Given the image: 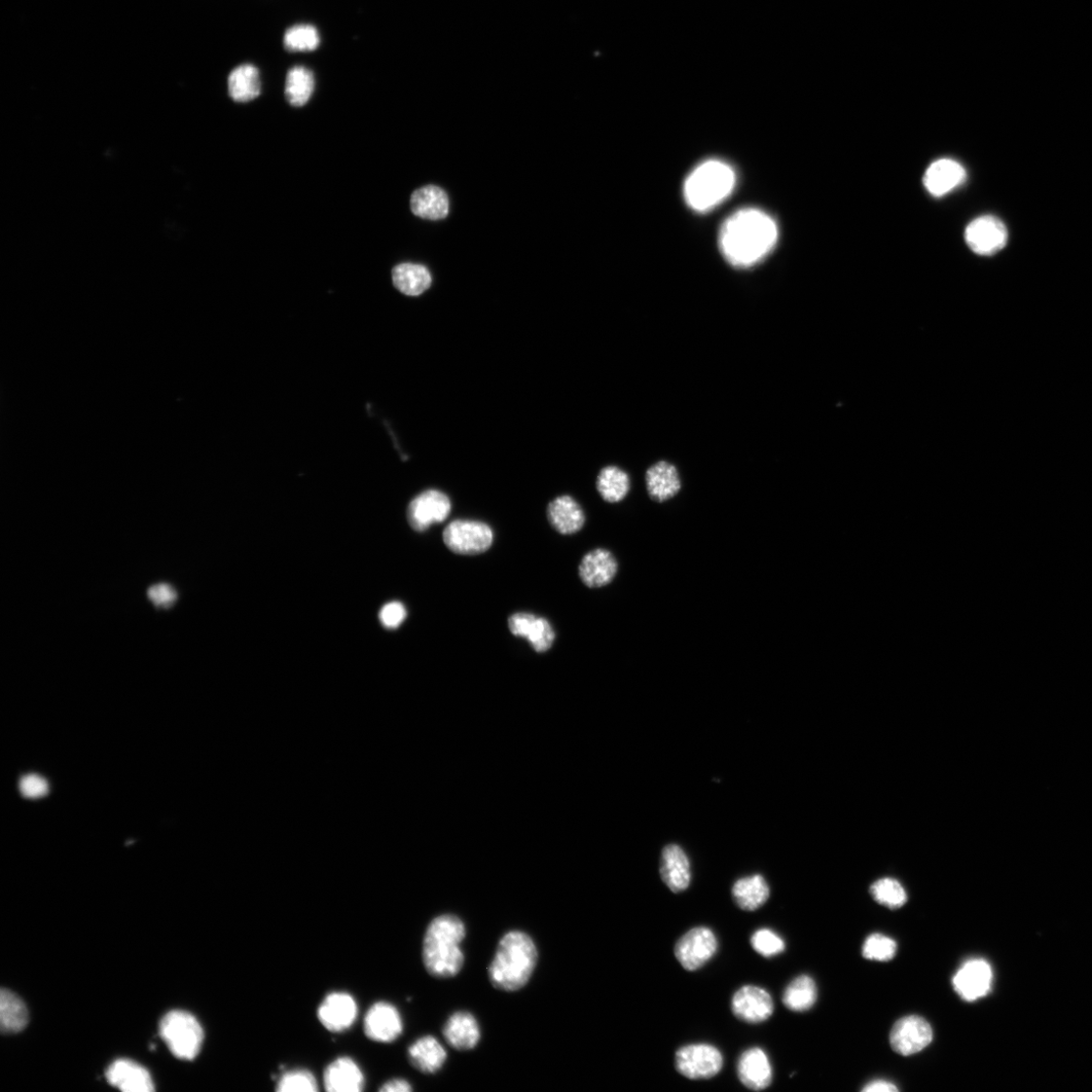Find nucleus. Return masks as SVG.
Segmentation results:
<instances>
[{
	"mask_svg": "<svg viewBox=\"0 0 1092 1092\" xmlns=\"http://www.w3.org/2000/svg\"><path fill=\"white\" fill-rule=\"evenodd\" d=\"M777 239V224L768 213L744 209L728 217L722 225L719 246L728 264L738 269H749L767 257Z\"/></svg>",
	"mask_w": 1092,
	"mask_h": 1092,
	"instance_id": "f257e3e1",
	"label": "nucleus"
},
{
	"mask_svg": "<svg viewBox=\"0 0 1092 1092\" xmlns=\"http://www.w3.org/2000/svg\"><path fill=\"white\" fill-rule=\"evenodd\" d=\"M537 960V948L530 936L520 931L507 933L500 940L489 967L493 987L508 993L523 989L535 970Z\"/></svg>",
	"mask_w": 1092,
	"mask_h": 1092,
	"instance_id": "f03ea898",
	"label": "nucleus"
},
{
	"mask_svg": "<svg viewBox=\"0 0 1092 1092\" xmlns=\"http://www.w3.org/2000/svg\"><path fill=\"white\" fill-rule=\"evenodd\" d=\"M466 930L463 922L453 915L435 918L428 926L423 940V962L428 973L436 978L456 976L464 964L461 942Z\"/></svg>",
	"mask_w": 1092,
	"mask_h": 1092,
	"instance_id": "7ed1b4c3",
	"label": "nucleus"
},
{
	"mask_svg": "<svg viewBox=\"0 0 1092 1092\" xmlns=\"http://www.w3.org/2000/svg\"><path fill=\"white\" fill-rule=\"evenodd\" d=\"M735 185L734 169L723 161L711 159L689 174L684 184V197L692 210L704 212L730 196Z\"/></svg>",
	"mask_w": 1092,
	"mask_h": 1092,
	"instance_id": "20e7f679",
	"label": "nucleus"
},
{
	"mask_svg": "<svg viewBox=\"0 0 1092 1092\" xmlns=\"http://www.w3.org/2000/svg\"><path fill=\"white\" fill-rule=\"evenodd\" d=\"M160 1036L175 1058L193 1061L204 1043V1030L191 1013L172 1010L165 1014L159 1026Z\"/></svg>",
	"mask_w": 1092,
	"mask_h": 1092,
	"instance_id": "39448f33",
	"label": "nucleus"
},
{
	"mask_svg": "<svg viewBox=\"0 0 1092 1092\" xmlns=\"http://www.w3.org/2000/svg\"><path fill=\"white\" fill-rule=\"evenodd\" d=\"M723 1063L721 1051L705 1043L681 1047L675 1055L676 1070L690 1080L711 1079L722 1070Z\"/></svg>",
	"mask_w": 1092,
	"mask_h": 1092,
	"instance_id": "423d86ee",
	"label": "nucleus"
},
{
	"mask_svg": "<svg viewBox=\"0 0 1092 1092\" xmlns=\"http://www.w3.org/2000/svg\"><path fill=\"white\" fill-rule=\"evenodd\" d=\"M718 940L706 927H697L684 934L675 944V957L687 971L695 972L705 966L717 953Z\"/></svg>",
	"mask_w": 1092,
	"mask_h": 1092,
	"instance_id": "0eeeda50",
	"label": "nucleus"
},
{
	"mask_svg": "<svg viewBox=\"0 0 1092 1092\" xmlns=\"http://www.w3.org/2000/svg\"><path fill=\"white\" fill-rule=\"evenodd\" d=\"M494 540L493 530L480 521L455 520L444 531V541L453 553L475 556L487 552Z\"/></svg>",
	"mask_w": 1092,
	"mask_h": 1092,
	"instance_id": "6e6552de",
	"label": "nucleus"
},
{
	"mask_svg": "<svg viewBox=\"0 0 1092 1092\" xmlns=\"http://www.w3.org/2000/svg\"><path fill=\"white\" fill-rule=\"evenodd\" d=\"M965 240L976 254L981 257H992L1005 247L1008 232L999 217L982 215L967 226Z\"/></svg>",
	"mask_w": 1092,
	"mask_h": 1092,
	"instance_id": "1a4fd4ad",
	"label": "nucleus"
},
{
	"mask_svg": "<svg viewBox=\"0 0 1092 1092\" xmlns=\"http://www.w3.org/2000/svg\"><path fill=\"white\" fill-rule=\"evenodd\" d=\"M451 512L452 503L448 495L441 491L428 490L410 503L407 516L410 526L423 532L435 523L446 521Z\"/></svg>",
	"mask_w": 1092,
	"mask_h": 1092,
	"instance_id": "9d476101",
	"label": "nucleus"
},
{
	"mask_svg": "<svg viewBox=\"0 0 1092 1092\" xmlns=\"http://www.w3.org/2000/svg\"><path fill=\"white\" fill-rule=\"evenodd\" d=\"M732 1011L741 1022L757 1025L768 1021L775 1010L772 996L762 988L745 986L732 999Z\"/></svg>",
	"mask_w": 1092,
	"mask_h": 1092,
	"instance_id": "9b49d317",
	"label": "nucleus"
},
{
	"mask_svg": "<svg viewBox=\"0 0 1092 1092\" xmlns=\"http://www.w3.org/2000/svg\"><path fill=\"white\" fill-rule=\"evenodd\" d=\"M933 1038V1029L924 1017L909 1015L900 1018L893 1026L890 1044L896 1053L910 1056L927 1048Z\"/></svg>",
	"mask_w": 1092,
	"mask_h": 1092,
	"instance_id": "f8f14e48",
	"label": "nucleus"
},
{
	"mask_svg": "<svg viewBox=\"0 0 1092 1092\" xmlns=\"http://www.w3.org/2000/svg\"><path fill=\"white\" fill-rule=\"evenodd\" d=\"M993 980V969L988 961L970 959L954 975L953 987L962 1000L972 1002L989 995Z\"/></svg>",
	"mask_w": 1092,
	"mask_h": 1092,
	"instance_id": "ddd939ff",
	"label": "nucleus"
},
{
	"mask_svg": "<svg viewBox=\"0 0 1092 1092\" xmlns=\"http://www.w3.org/2000/svg\"><path fill=\"white\" fill-rule=\"evenodd\" d=\"M403 1032V1021L395 1006L389 1002H377L364 1018V1033L372 1041L391 1043Z\"/></svg>",
	"mask_w": 1092,
	"mask_h": 1092,
	"instance_id": "4468645a",
	"label": "nucleus"
},
{
	"mask_svg": "<svg viewBox=\"0 0 1092 1092\" xmlns=\"http://www.w3.org/2000/svg\"><path fill=\"white\" fill-rule=\"evenodd\" d=\"M738 1077L741 1083L754 1091L767 1089L773 1081V1067L766 1052L753 1047L744 1051L738 1061Z\"/></svg>",
	"mask_w": 1092,
	"mask_h": 1092,
	"instance_id": "2eb2a0df",
	"label": "nucleus"
},
{
	"mask_svg": "<svg viewBox=\"0 0 1092 1092\" xmlns=\"http://www.w3.org/2000/svg\"><path fill=\"white\" fill-rule=\"evenodd\" d=\"M508 627L514 636L526 638L536 652L548 651L556 639L550 622L530 613L514 614L509 618Z\"/></svg>",
	"mask_w": 1092,
	"mask_h": 1092,
	"instance_id": "dca6fc26",
	"label": "nucleus"
},
{
	"mask_svg": "<svg viewBox=\"0 0 1092 1092\" xmlns=\"http://www.w3.org/2000/svg\"><path fill=\"white\" fill-rule=\"evenodd\" d=\"M357 1003L345 993L327 996L318 1008L321 1024L331 1032L338 1033L349 1029L357 1017Z\"/></svg>",
	"mask_w": 1092,
	"mask_h": 1092,
	"instance_id": "f3484780",
	"label": "nucleus"
},
{
	"mask_svg": "<svg viewBox=\"0 0 1092 1092\" xmlns=\"http://www.w3.org/2000/svg\"><path fill=\"white\" fill-rule=\"evenodd\" d=\"M965 179L966 170L959 162L942 158L932 163L927 169L924 185L932 196L940 198L956 190Z\"/></svg>",
	"mask_w": 1092,
	"mask_h": 1092,
	"instance_id": "a211bd4d",
	"label": "nucleus"
},
{
	"mask_svg": "<svg viewBox=\"0 0 1092 1092\" xmlns=\"http://www.w3.org/2000/svg\"><path fill=\"white\" fill-rule=\"evenodd\" d=\"M618 572L615 557L607 550L597 549L582 558L578 575L582 582L592 589L610 584Z\"/></svg>",
	"mask_w": 1092,
	"mask_h": 1092,
	"instance_id": "6ab92c4d",
	"label": "nucleus"
},
{
	"mask_svg": "<svg viewBox=\"0 0 1092 1092\" xmlns=\"http://www.w3.org/2000/svg\"><path fill=\"white\" fill-rule=\"evenodd\" d=\"M109 1084L125 1092H152L154 1082L148 1069L127 1060H120L109 1066L105 1073Z\"/></svg>",
	"mask_w": 1092,
	"mask_h": 1092,
	"instance_id": "aec40b11",
	"label": "nucleus"
},
{
	"mask_svg": "<svg viewBox=\"0 0 1092 1092\" xmlns=\"http://www.w3.org/2000/svg\"><path fill=\"white\" fill-rule=\"evenodd\" d=\"M660 873L672 892L680 893L688 889L692 879L691 866L681 847L669 845L663 850Z\"/></svg>",
	"mask_w": 1092,
	"mask_h": 1092,
	"instance_id": "412c9836",
	"label": "nucleus"
},
{
	"mask_svg": "<svg viewBox=\"0 0 1092 1092\" xmlns=\"http://www.w3.org/2000/svg\"><path fill=\"white\" fill-rule=\"evenodd\" d=\"M324 1084L330 1092H359L366 1085V1079L353 1060L340 1058L327 1066Z\"/></svg>",
	"mask_w": 1092,
	"mask_h": 1092,
	"instance_id": "4be33fe9",
	"label": "nucleus"
},
{
	"mask_svg": "<svg viewBox=\"0 0 1092 1092\" xmlns=\"http://www.w3.org/2000/svg\"><path fill=\"white\" fill-rule=\"evenodd\" d=\"M645 482L650 499L659 503L674 498L682 487L677 467L668 461L651 465L646 471Z\"/></svg>",
	"mask_w": 1092,
	"mask_h": 1092,
	"instance_id": "5701e85b",
	"label": "nucleus"
},
{
	"mask_svg": "<svg viewBox=\"0 0 1092 1092\" xmlns=\"http://www.w3.org/2000/svg\"><path fill=\"white\" fill-rule=\"evenodd\" d=\"M444 1035L453 1048L468 1051L479 1044L481 1029L475 1016L466 1011H457L448 1019Z\"/></svg>",
	"mask_w": 1092,
	"mask_h": 1092,
	"instance_id": "b1692460",
	"label": "nucleus"
},
{
	"mask_svg": "<svg viewBox=\"0 0 1092 1092\" xmlns=\"http://www.w3.org/2000/svg\"><path fill=\"white\" fill-rule=\"evenodd\" d=\"M551 525L563 535L578 532L585 525L586 517L578 503L570 496H561L548 507Z\"/></svg>",
	"mask_w": 1092,
	"mask_h": 1092,
	"instance_id": "393cba45",
	"label": "nucleus"
},
{
	"mask_svg": "<svg viewBox=\"0 0 1092 1092\" xmlns=\"http://www.w3.org/2000/svg\"><path fill=\"white\" fill-rule=\"evenodd\" d=\"M408 1056L411 1064L427 1074L441 1070L448 1059L444 1046L432 1036H426L414 1042L408 1050Z\"/></svg>",
	"mask_w": 1092,
	"mask_h": 1092,
	"instance_id": "a878e982",
	"label": "nucleus"
},
{
	"mask_svg": "<svg viewBox=\"0 0 1092 1092\" xmlns=\"http://www.w3.org/2000/svg\"><path fill=\"white\" fill-rule=\"evenodd\" d=\"M413 213L425 220H442L449 214L450 201L446 192L435 186H427L414 192L411 197Z\"/></svg>",
	"mask_w": 1092,
	"mask_h": 1092,
	"instance_id": "bb28decb",
	"label": "nucleus"
},
{
	"mask_svg": "<svg viewBox=\"0 0 1092 1092\" xmlns=\"http://www.w3.org/2000/svg\"><path fill=\"white\" fill-rule=\"evenodd\" d=\"M736 904L745 912H756L770 897V887L764 879L756 876L744 878L736 881L732 889Z\"/></svg>",
	"mask_w": 1092,
	"mask_h": 1092,
	"instance_id": "cd10ccee",
	"label": "nucleus"
},
{
	"mask_svg": "<svg viewBox=\"0 0 1092 1092\" xmlns=\"http://www.w3.org/2000/svg\"><path fill=\"white\" fill-rule=\"evenodd\" d=\"M231 98L237 102H248L261 95L262 83L260 71L250 64L235 68L228 80Z\"/></svg>",
	"mask_w": 1092,
	"mask_h": 1092,
	"instance_id": "c85d7f7f",
	"label": "nucleus"
},
{
	"mask_svg": "<svg viewBox=\"0 0 1092 1092\" xmlns=\"http://www.w3.org/2000/svg\"><path fill=\"white\" fill-rule=\"evenodd\" d=\"M392 277L396 289L410 297L423 294L432 282L428 270L423 266L414 264L396 266L392 272Z\"/></svg>",
	"mask_w": 1092,
	"mask_h": 1092,
	"instance_id": "c756f323",
	"label": "nucleus"
},
{
	"mask_svg": "<svg viewBox=\"0 0 1092 1092\" xmlns=\"http://www.w3.org/2000/svg\"><path fill=\"white\" fill-rule=\"evenodd\" d=\"M817 1000L818 988L815 980L809 975H800L792 980L782 997L783 1004L795 1012L810 1010Z\"/></svg>",
	"mask_w": 1092,
	"mask_h": 1092,
	"instance_id": "7c9ffc66",
	"label": "nucleus"
},
{
	"mask_svg": "<svg viewBox=\"0 0 1092 1092\" xmlns=\"http://www.w3.org/2000/svg\"><path fill=\"white\" fill-rule=\"evenodd\" d=\"M29 1022V1012L25 1002L9 990L0 993V1028L4 1033L14 1034L23 1031Z\"/></svg>",
	"mask_w": 1092,
	"mask_h": 1092,
	"instance_id": "2f4dec72",
	"label": "nucleus"
},
{
	"mask_svg": "<svg viewBox=\"0 0 1092 1092\" xmlns=\"http://www.w3.org/2000/svg\"><path fill=\"white\" fill-rule=\"evenodd\" d=\"M628 473L617 466L604 467L597 479V490L608 503H618L626 499L631 491Z\"/></svg>",
	"mask_w": 1092,
	"mask_h": 1092,
	"instance_id": "473e14b6",
	"label": "nucleus"
},
{
	"mask_svg": "<svg viewBox=\"0 0 1092 1092\" xmlns=\"http://www.w3.org/2000/svg\"><path fill=\"white\" fill-rule=\"evenodd\" d=\"M315 90V79L312 71L297 66L291 68L285 82V97L294 106H303L311 98Z\"/></svg>",
	"mask_w": 1092,
	"mask_h": 1092,
	"instance_id": "72a5a7b5",
	"label": "nucleus"
},
{
	"mask_svg": "<svg viewBox=\"0 0 1092 1092\" xmlns=\"http://www.w3.org/2000/svg\"><path fill=\"white\" fill-rule=\"evenodd\" d=\"M283 43L290 52H310L318 48L320 35L311 25H297L285 31Z\"/></svg>",
	"mask_w": 1092,
	"mask_h": 1092,
	"instance_id": "f704fd0d",
	"label": "nucleus"
},
{
	"mask_svg": "<svg viewBox=\"0 0 1092 1092\" xmlns=\"http://www.w3.org/2000/svg\"><path fill=\"white\" fill-rule=\"evenodd\" d=\"M871 893L879 903L889 908L905 904L907 895L902 885L892 879H883L871 886Z\"/></svg>",
	"mask_w": 1092,
	"mask_h": 1092,
	"instance_id": "c9c22d12",
	"label": "nucleus"
},
{
	"mask_svg": "<svg viewBox=\"0 0 1092 1092\" xmlns=\"http://www.w3.org/2000/svg\"><path fill=\"white\" fill-rule=\"evenodd\" d=\"M753 949L764 958H772L782 954L786 949L784 940L770 929H759L751 938Z\"/></svg>",
	"mask_w": 1092,
	"mask_h": 1092,
	"instance_id": "e433bc0d",
	"label": "nucleus"
},
{
	"mask_svg": "<svg viewBox=\"0 0 1092 1092\" xmlns=\"http://www.w3.org/2000/svg\"><path fill=\"white\" fill-rule=\"evenodd\" d=\"M896 951V941L882 934L871 935L863 945V956L868 960L890 961L895 956Z\"/></svg>",
	"mask_w": 1092,
	"mask_h": 1092,
	"instance_id": "4c0bfd02",
	"label": "nucleus"
},
{
	"mask_svg": "<svg viewBox=\"0 0 1092 1092\" xmlns=\"http://www.w3.org/2000/svg\"><path fill=\"white\" fill-rule=\"evenodd\" d=\"M318 1090V1082L315 1076L305 1069L283 1073L276 1087V1091L279 1092H315Z\"/></svg>",
	"mask_w": 1092,
	"mask_h": 1092,
	"instance_id": "58836bf2",
	"label": "nucleus"
},
{
	"mask_svg": "<svg viewBox=\"0 0 1092 1092\" xmlns=\"http://www.w3.org/2000/svg\"><path fill=\"white\" fill-rule=\"evenodd\" d=\"M148 598L152 605L158 610H169L178 601L179 593L177 589L168 581L154 582L148 589Z\"/></svg>",
	"mask_w": 1092,
	"mask_h": 1092,
	"instance_id": "ea45409f",
	"label": "nucleus"
},
{
	"mask_svg": "<svg viewBox=\"0 0 1092 1092\" xmlns=\"http://www.w3.org/2000/svg\"><path fill=\"white\" fill-rule=\"evenodd\" d=\"M407 611L399 602H391L383 607L380 613L382 625L388 630H395L405 622Z\"/></svg>",
	"mask_w": 1092,
	"mask_h": 1092,
	"instance_id": "a19ab883",
	"label": "nucleus"
},
{
	"mask_svg": "<svg viewBox=\"0 0 1092 1092\" xmlns=\"http://www.w3.org/2000/svg\"><path fill=\"white\" fill-rule=\"evenodd\" d=\"M20 790L26 798L38 799L48 793L49 785L43 777L30 774L22 778Z\"/></svg>",
	"mask_w": 1092,
	"mask_h": 1092,
	"instance_id": "79ce46f5",
	"label": "nucleus"
},
{
	"mask_svg": "<svg viewBox=\"0 0 1092 1092\" xmlns=\"http://www.w3.org/2000/svg\"><path fill=\"white\" fill-rule=\"evenodd\" d=\"M412 1090L413 1087L407 1080L399 1078L389 1080L380 1088L382 1092H409Z\"/></svg>",
	"mask_w": 1092,
	"mask_h": 1092,
	"instance_id": "37998d69",
	"label": "nucleus"
},
{
	"mask_svg": "<svg viewBox=\"0 0 1092 1092\" xmlns=\"http://www.w3.org/2000/svg\"><path fill=\"white\" fill-rule=\"evenodd\" d=\"M898 1088L892 1082L886 1080H874L863 1088L864 1092H894Z\"/></svg>",
	"mask_w": 1092,
	"mask_h": 1092,
	"instance_id": "c03bdc74",
	"label": "nucleus"
}]
</instances>
